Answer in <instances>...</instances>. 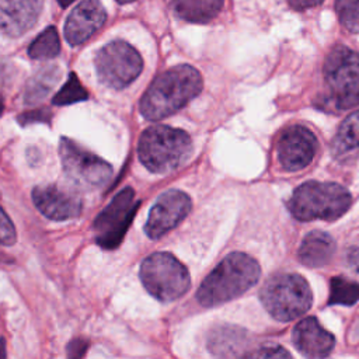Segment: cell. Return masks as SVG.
<instances>
[{
    "mask_svg": "<svg viewBox=\"0 0 359 359\" xmlns=\"http://www.w3.org/2000/svg\"><path fill=\"white\" fill-rule=\"evenodd\" d=\"M203 87L201 73L189 65L174 66L158 74L140 98L139 108L149 121H160L184 108Z\"/></svg>",
    "mask_w": 359,
    "mask_h": 359,
    "instance_id": "6da1fadb",
    "label": "cell"
},
{
    "mask_svg": "<svg viewBox=\"0 0 359 359\" xmlns=\"http://www.w3.org/2000/svg\"><path fill=\"white\" fill-rule=\"evenodd\" d=\"M259 276V264L252 257L244 252H231L203 279L196 299L205 307L230 302L251 289Z\"/></svg>",
    "mask_w": 359,
    "mask_h": 359,
    "instance_id": "7a4b0ae2",
    "label": "cell"
},
{
    "mask_svg": "<svg viewBox=\"0 0 359 359\" xmlns=\"http://www.w3.org/2000/svg\"><path fill=\"white\" fill-rule=\"evenodd\" d=\"M192 151L189 135L167 125L149 126L139 139L137 154L142 164L156 174L170 172L182 165Z\"/></svg>",
    "mask_w": 359,
    "mask_h": 359,
    "instance_id": "3957f363",
    "label": "cell"
},
{
    "mask_svg": "<svg viewBox=\"0 0 359 359\" xmlns=\"http://www.w3.org/2000/svg\"><path fill=\"white\" fill-rule=\"evenodd\" d=\"M349 191L337 182L307 181L297 187L289 199L292 216L300 222L314 219L337 220L351 206Z\"/></svg>",
    "mask_w": 359,
    "mask_h": 359,
    "instance_id": "277c9868",
    "label": "cell"
},
{
    "mask_svg": "<svg viewBox=\"0 0 359 359\" xmlns=\"http://www.w3.org/2000/svg\"><path fill=\"white\" fill-rule=\"evenodd\" d=\"M259 299L275 320L292 321L310 310L313 293L307 280L299 273L280 272L264 283Z\"/></svg>",
    "mask_w": 359,
    "mask_h": 359,
    "instance_id": "5b68a950",
    "label": "cell"
},
{
    "mask_svg": "<svg viewBox=\"0 0 359 359\" xmlns=\"http://www.w3.org/2000/svg\"><path fill=\"white\" fill-rule=\"evenodd\" d=\"M139 275L146 290L160 302H172L191 286L187 266L170 252H154L144 258Z\"/></svg>",
    "mask_w": 359,
    "mask_h": 359,
    "instance_id": "8992f818",
    "label": "cell"
},
{
    "mask_svg": "<svg viewBox=\"0 0 359 359\" xmlns=\"http://www.w3.org/2000/svg\"><path fill=\"white\" fill-rule=\"evenodd\" d=\"M324 80L330 98L337 109H349L359 105V55L337 45L324 62Z\"/></svg>",
    "mask_w": 359,
    "mask_h": 359,
    "instance_id": "52a82bcc",
    "label": "cell"
},
{
    "mask_svg": "<svg viewBox=\"0 0 359 359\" xmlns=\"http://www.w3.org/2000/svg\"><path fill=\"white\" fill-rule=\"evenodd\" d=\"M59 156L65 174L80 188H101L112 175L111 164L69 137L60 139Z\"/></svg>",
    "mask_w": 359,
    "mask_h": 359,
    "instance_id": "ba28073f",
    "label": "cell"
},
{
    "mask_svg": "<svg viewBox=\"0 0 359 359\" xmlns=\"http://www.w3.org/2000/svg\"><path fill=\"white\" fill-rule=\"evenodd\" d=\"M95 70L100 81L111 88H125L142 72L139 52L125 41H112L95 55Z\"/></svg>",
    "mask_w": 359,
    "mask_h": 359,
    "instance_id": "9c48e42d",
    "label": "cell"
},
{
    "mask_svg": "<svg viewBox=\"0 0 359 359\" xmlns=\"http://www.w3.org/2000/svg\"><path fill=\"white\" fill-rule=\"evenodd\" d=\"M139 205L130 187L119 191L93 223L97 244L105 250L116 248L122 243Z\"/></svg>",
    "mask_w": 359,
    "mask_h": 359,
    "instance_id": "30bf717a",
    "label": "cell"
},
{
    "mask_svg": "<svg viewBox=\"0 0 359 359\" xmlns=\"http://www.w3.org/2000/svg\"><path fill=\"white\" fill-rule=\"evenodd\" d=\"M192 208L191 198L178 189H168L161 194L153 208L144 224V231L150 238H160L171 229L178 226Z\"/></svg>",
    "mask_w": 359,
    "mask_h": 359,
    "instance_id": "8fae6325",
    "label": "cell"
},
{
    "mask_svg": "<svg viewBox=\"0 0 359 359\" xmlns=\"http://www.w3.org/2000/svg\"><path fill=\"white\" fill-rule=\"evenodd\" d=\"M317 151L316 135L303 125H292L279 136L276 154L279 164L287 171L307 167Z\"/></svg>",
    "mask_w": 359,
    "mask_h": 359,
    "instance_id": "7c38bea8",
    "label": "cell"
},
{
    "mask_svg": "<svg viewBox=\"0 0 359 359\" xmlns=\"http://www.w3.org/2000/svg\"><path fill=\"white\" fill-rule=\"evenodd\" d=\"M32 201L36 209L52 220H67L81 212L80 196L59 185H41L32 191Z\"/></svg>",
    "mask_w": 359,
    "mask_h": 359,
    "instance_id": "4fadbf2b",
    "label": "cell"
},
{
    "mask_svg": "<svg viewBox=\"0 0 359 359\" xmlns=\"http://www.w3.org/2000/svg\"><path fill=\"white\" fill-rule=\"evenodd\" d=\"M107 20V11L100 0H83L69 14L65 24L66 41L76 46L87 41Z\"/></svg>",
    "mask_w": 359,
    "mask_h": 359,
    "instance_id": "5bb4252c",
    "label": "cell"
},
{
    "mask_svg": "<svg viewBox=\"0 0 359 359\" xmlns=\"http://www.w3.org/2000/svg\"><path fill=\"white\" fill-rule=\"evenodd\" d=\"M43 0H0V32L17 38L31 29L42 10Z\"/></svg>",
    "mask_w": 359,
    "mask_h": 359,
    "instance_id": "9a60e30c",
    "label": "cell"
},
{
    "mask_svg": "<svg viewBox=\"0 0 359 359\" xmlns=\"http://www.w3.org/2000/svg\"><path fill=\"white\" fill-rule=\"evenodd\" d=\"M293 345L307 358H324L331 353L335 338L316 317H306L299 321L292 332Z\"/></svg>",
    "mask_w": 359,
    "mask_h": 359,
    "instance_id": "2e32d148",
    "label": "cell"
},
{
    "mask_svg": "<svg viewBox=\"0 0 359 359\" xmlns=\"http://www.w3.org/2000/svg\"><path fill=\"white\" fill-rule=\"evenodd\" d=\"M335 252V241L334 238L324 231L314 230L304 236L297 257L302 264L310 268L323 266L332 258Z\"/></svg>",
    "mask_w": 359,
    "mask_h": 359,
    "instance_id": "e0dca14e",
    "label": "cell"
},
{
    "mask_svg": "<svg viewBox=\"0 0 359 359\" xmlns=\"http://www.w3.org/2000/svg\"><path fill=\"white\" fill-rule=\"evenodd\" d=\"M245 342V331L231 327L222 325L209 334L208 348L216 356H240V351Z\"/></svg>",
    "mask_w": 359,
    "mask_h": 359,
    "instance_id": "ac0fdd59",
    "label": "cell"
},
{
    "mask_svg": "<svg viewBox=\"0 0 359 359\" xmlns=\"http://www.w3.org/2000/svg\"><path fill=\"white\" fill-rule=\"evenodd\" d=\"M224 0H171L175 14L189 22H208L223 7Z\"/></svg>",
    "mask_w": 359,
    "mask_h": 359,
    "instance_id": "d6986e66",
    "label": "cell"
},
{
    "mask_svg": "<svg viewBox=\"0 0 359 359\" xmlns=\"http://www.w3.org/2000/svg\"><path fill=\"white\" fill-rule=\"evenodd\" d=\"M60 77V69L55 65L38 70L27 83L24 100L27 104H35L49 94Z\"/></svg>",
    "mask_w": 359,
    "mask_h": 359,
    "instance_id": "ffe728a7",
    "label": "cell"
},
{
    "mask_svg": "<svg viewBox=\"0 0 359 359\" xmlns=\"http://www.w3.org/2000/svg\"><path fill=\"white\" fill-rule=\"evenodd\" d=\"M353 149H359V111L352 112L344 119L332 142V150L337 154Z\"/></svg>",
    "mask_w": 359,
    "mask_h": 359,
    "instance_id": "44dd1931",
    "label": "cell"
},
{
    "mask_svg": "<svg viewBox=\"0 0 359 359\" xmlns=\"http://www.w3.org/2000/svg\"><path fill=\"white\" fill-rule=\"evenodd\" d=\"M60 52V39L55 27L45 28L28 46V55L32 59H52Z\"/></svg>",
    "mask_w": 359,
    "mask_h": 359,
    "instance_id": "7402d4cb",
    "label": "cell"
},
{
    "mask_svg": "<svg viewBox=\"0 0 359 359\" xmlns=\"http://www.w3.org/2000/svg\"><path fill=\"white\" fill-rule=\"evenodd\" d=\"M359 300V283L342 276H334L330 282L328 304L352 306Z\"/></svg>",
    "mask_w": 359,
    "mask_h": 359,
    "instance_id": "603a6c76",
    "label": "cell"
},
{
    "mask_svg": "<svg viewBox=\"0 0 359 359\" xmlns=\"http://www.w3.org/2000/svg\"><path fill=\"white\" fill-rule=\"evenodd\" d=\"M87 98H88V93L80 83L76 73H70L66 83L55 94L52 102L55 105H69V104H74L79 101H84Z\"/></svg>",
    "mask_w": 359,
    "mask_h": 359,
    "instance_id": "cb8c5ba5",
    "label": "cell"
},
{
    "mask_svg": "<svg viewBox=\"0 0 359 359\" xmlns=\"http://www.w3.org/2000/svg\"><path fill=\"white\" fill-rule=\"evenodd\" d=\"M339 22L351 32H359V0H335Z\"/></svg>",
    "mask_w": 359,
    "mask_h": 359,
    "instance_id": "d4e9b609",
    "label": "cell"
},
{
    "mask_svg": "<svg viewBox=\"0 0 359 359\" xmlns=\"http://www.w3.org/2000/svg\"><path fill=\"white\" fill-rule=\"evenodd\" d=\"M15 240H17L15 229H14L10 217L0 208V244L13 245L15 243Z\"/></svg>",
    "mask_w": 359,
    "mask_h": 359,
    "instance_id": "484cf974",
    "label": "cell"
},
{
    "mask_svg": "<svg viewBox=\"0 0 359 359\" xmlns=\"http://www.w3.org/2000/svg\"><path fill=\"white\" fill-rule=\"evenodd\" d=\"M247 356H252V358H289L290 353L279 345H266V346H262V348L257 349L255 352L248 353Z\"/></svg>",
    "mask_w": 359,
    "mask_h": 359,
    "instance_id": "4316f807",
    "label": "cell"
},
{
    "mask_svg": "<svg viewBox=\"0 0 359 359\" xmlns=\"http://www.w3.org/2000/svg\"><path fill=\"white\" fill-rule=\"evenodd\" d=\"M87 346H88V342L86 339H83V338L73 339L67 345V356L69 358H81L86 353Z\"/></svg>",
    "mask_w": 359,
    "mask_h": 359,
    "instance_id": "83f0119b",
    "label": "cell"
},
{
    "mask_svg": "<svg viewBox=\"0 0 359 359\" xmlns=\"http://www.w3.org/2000/svg\"><path fill=\"white\" fill-rule=\"evenodd\" d=\"M323 0H289V6L296 11H303L321 4Z\"/></svg>",
    "mask_w": 359,
    "mask_h": 359,
    "instance_id": "f1b7e54d",
    "label": "cell"
},
{
    "mask_svg": "<svg viewBox=\"0 0 359 359\" xmlns=\"http://www.w3.org/2000/svg\"><path fill=\"white\" fill-rule=\"evenodd\" d=\"M346 264L352 271L359 273V247H352L346 252Z\"/></svg>",
    "mask_w": 359,
    "mask_h": 359,
    "instance_id": "f546056e",
    "label": "cell"
},
{
    "mask_svg": "<svg viewBox=\"0 0 359 359\" xmlns=\"http://www.w3.org/2000/svg\"><path fill=\"white\" fill-rule=\"evenodd\" d=\"M7 352H6V346H4V339L0 338V358H6Z\"/></svg>",
    "mask_w": 359,
    "mask_h": 359,
    "instance_id": "4dcf8cb0",
    "label": "cell"
},
{
    "mask_svg": "<svg viewBox=\"0 0 359 359\" xmlns=\"http://www.w3.org/2000/svg\"><path fill=\"white\" fill-rule=\"evenodd\" d=\"M73 1H74V0H57V3H59L62 7H67V6H70Z\"/></svg>",
    "mask_w": 359,
    "mask_h": 359,
    "instance_id": "1f68e13d",
    "label": "cell"
},
{
    "mask_svg": "<svg viewBox=\"0 0 359 359\" xmlns=\"http://www.w3.org/2000/svg\"><path fill=\"white\" fill-rule=\"evenodd\" d=\"M3 108H4V104H3V98H1V95H0V115H1V112H3Z\"/></svg>",
    "mask_w": 359,
    "mask_h": 359,
    "instance_id": "d6a6232c",
    "label": "cell"
},
{
    "mask_svg": "<svg viewBox=\"0 0 359 359\" xmlns=\"http://www.w3.org/2000/svg\"><path fill=\"white\" fill-rule=\"evenodd\" d=\"M116 1H118V3H122V4H123V3H130V1H133V0H116Z\"/></svg>",
    "mask_w": 359,
    "mask_h": 359,
    "instance_id": "836d02e7",
    "label": "cell"
}]
</instances>
